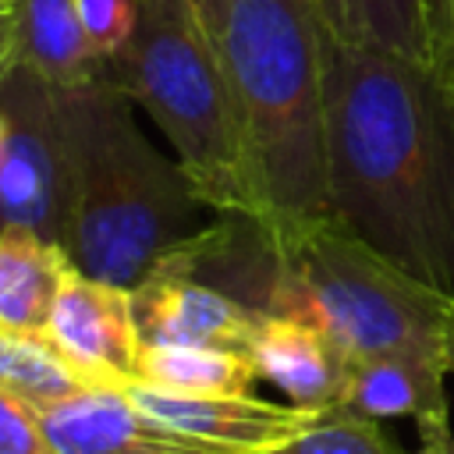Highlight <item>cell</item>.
<instances>
[{"label":"cell","instance_id":"1","mask_svg":"<svg viewBox=\"0 0 454 454\" xmlns=\"http://www.w3.org/2000/svg\"><path fill=\"white\" fill-rule=\"evenodd\" d=\"M330 216L454 294V89L436 64L326 39Z\"/></svg>","mask_w":454,"mask_h":454},{"label":"cell","instance_id":"2","mask_svg":"<svg viewBox=\"0 0 454 454\" xmlns=\"http://www.w3.org/2000/svg\"><path fill=\"white\" fill-rule=\"evenodd\" d=\"M53 92L71 192L64 248L82 273L131 291L213 209L181 163L142 135L131 99L106 74Z\"/></svg>","mask_w":454,"mask_h":454},{"label":"cell","instance_id":"3","mask_svg":"<svg viewBox=\"0 0 454 454\" xmlns=\"http://www.w3.org/2000/svg\"><path fill=\"white\" fill-rule=\"evenodd\" d=\"M220 57L259 216H330L326 32L312 0H231Z\"/></svg>","mask_w":454,"mask_h":454},{"label":"cell","instance_id":"4","mask_svg":"<svg viewBox=\"0 0 454 454\" xmlns=\"http://www.w3.org/2000/svg\"><path fill=\"white\" fill-rule=\"evenodd\" d=\"M106 78L153 117L213 213H259L223 57L188 0H135V32Z\"/></svg>","mask_w":454,"mask_h":454},{"label":"cell","instance_id":"5","mask_svg":"<svg viewBox=\"0 0 454 454\" xmlns=\"http://www.w3.org/2000/svg\"><path fill=\"white\" fill-rule=\"evenodd\" d=\"M277 227L284 273L270 316L316 323L351 362L411 355L447 365L454 294L411 277L333 216Z\"/></svg>","mask_w":454,"mask_h":454},{"label":"cell","instance_id":"6","mask_svg":"<svg viewBox=\"0 0 454 454\" xmlns=\"http://www.w3.org/2000/svg\"><path fill=\"white\" fill-rule=\"evenodd\" d=\"M67 153L57 92L25 64L0 82V231L67 241Z\"/></svg>","mask_w":454,"mask_h":454},{"label":"cell","instance_id":"7","mask_svg":"<svg viewBox=\"0 0 454 454\" xmlns=\"http://www.w3.org/2000/svg\"><path fill=\"white\" fill-rule=\"evenodd\" d=\"M46 337L96 387H124L138 376L142 337L131 291L89 277L78 266L53 301Z\"/></svg>","mask_w":454,"mask_h":454},{"label":"cell","instance_id":"8","mask_svg":"<svg viewBox=\"0 0 454 454\" xmlns=\"http://www.w3.org/2000/svg\"><path fill=\"white\" fill-rule=\"evenodd\" d=\"M124 394L138 411L156 419L160 426L216 450V454H266L294 440L316 411L298 404H277L252 394L231 397H184L170 390H156L149 383H124Z\"/></svg>","mask_w":454,"mask_h":454},{"label":"cell","instance_id":"9","mask_svg":"<svg viewBox=\"0 0 454 454\" xmlns=\"http://www.w3.org/2000/svg\"><path fill=\"white\" fill-rule=\"evenodd\" d=\"M131 301L142 344L234 348L248 355V340L262 319L223 291H213L170 270H149V277L131 287Z\"/></svg>","mask_w":454,"mask_h":454},{"label":"cell","instance_id":"10","mask_svg":"<svg viewBox=\"0 0 454 454\" xmlns=\"http://www.w3.org/2000/svg\"><path fill=\"white\" fill-rule=\"evenodd\" d=\"M53 454H216L131 404L124 387H92L39 411Z\"/></svg>","mask_w":454,"mask_h":454},{"label":"cell","instance_id":"11","mask_svg":"<svg viewBox=\"0 0 454 454\" xmlns=\"http://www.w3.org/2000/svg\"><path fill=\"white\" fill-rule=\"evenodd\" d=\"M248 358L259 380L273 383L298 408L326 411L344 401L351 358L316 323L262 316L248 340Z\"/></svg>","mask_w":454,"mask_h":454},{"label":"cell","instance_id":"12","mask_svg":"<svg viewBox=\"0 0 454 454\" xmlns=\"http://www.w3.org/2000/svg\"><path fill=\"white\" fill-rule=\"evenodd\" d=\"M312 11L330 43L436 67L443 60L447 32L429 0H312Z\"/></svg>","mask_w":454,"mask_h":454},{"label":"cell","instance_id":"13","mask_svg":"<svg viewBox=\"0 0 454 454\" xmlns=\"http://www.w3.org/2000/svg\"><path fill=\"white\" fill-rule=\"evenodd\" d=\"M447 365L411 355H376L351 362L340 408L365 419H411L419 433L447 429Z\"/></svg>","mask_w":454,"mask_h":454},{"label":"cell","instance_id":"14","mask_svg":"<svg viewBox=\"0 0 454 454\" xmlns=\"http://www.w3.org/2000/svg\"><path fill=\"white\" fill-rule=\"evenodd\" d=\"M14 25V57L50 89H78L106 74V60L92 50L78 0H7Z\"/></svg>","mask_w":454,"mask_h":454},{"label":"cell","instance_id":"15","mask_svg":"<svg viewBox=\"0 0 454 454\" xmlns=\"http://www.w3.org/2000/svg\"><path fill=\"white\" fill-rule=\"evenodd\" d=\"M74 262L64 245L28 231H0V326L46 333L53 301Z\"/></svg>","mask_w":454,"mask_h":454},{"label":"cell","instance_id":"16","mask_svg":"<svg viewBox=\"0 0 454 454\" xmlns=\"http://www.w3.org/2000/svg\"><path fill=\"white\" fill-rule=\"evenodd\" d=\"M135 380L184 397H231V394H248L259 372L252 358L234 348L142 344Z\"/></svg>","mask_w":454,"mask_h":454},{"label":"cell","instance_id":"17","mask_svg":"<svg viewBox=\"0 0 454 454\" xmlns=\"http://www.w3.org/2000/svg\"><path fill=\"white\" fill-rule=\"evenodd\" d=\"M96 383L74 369L46 333H25L0 326V390L28 404L32 411L53 408Z\"/></svg>","mask_w":454,"mask_h":454},{"label":"cell","instance_id":"18","mask_svg":"<svg viewBox=\"0 0 454 454\" xmlns=\"http://www.w3.org/2000/svg\"><path fill=\"white\" fill-rule=\"evenodd\" d=\"M266 454H401L376 419H365L351 408H326L284 447Z\"/></svg>","mask_w":454,"mask_h":454},{"label":"cell","instance_id":"19","mask_svg":"<svg viewBox=\"0 0 454 454\" xmlns=\"http://www.w3.org/2000/svg\"><path fill=\"white\" fill-rule=\"evenodd\" d=\"M78 14L103 60L117 57L135 32V0H78Z\"/></svg>","mask_w":454,"mask_h":454},{"label":"cell","instance_id":"20","mask_svg":"<svg viewBox=\"0 0 454 454\" xmlns=\"http://www.w3.org/2000/svg\"><path fill=\"white\" fill-rule=\"evenodd\" d=\"M0 454H53L39 411L0 390Z\"/></svg>","mask_w":454,"mask_h":454},{"label":"cell","instance_id":"21","mask_svg":"<svg viewBox=\"0 0 454 454\" xmlns=\"http://www.w3.org/2000/svg\"><path fill=\"white\" fill-rule=\"evenodd\" d=\"M188 7L195 11V18H199L202 28L209 32L213 46L220 50V35H223V21H227V7H231V0H188Z\"/></svg>","mask_w":454,"mask_h":454},{"label":"cell","instance_id":"22","mask_svg":"<svg viewBox=\"0 0 454 454\" xmlns=\"http://www.w3.org/2000/svg\"><path fill=\"white\" fill-rule=\"evenodd\" d=\"M18 64V57H14V25H11V18H7V11L0 14V82L7 78V71Z\"/></svg>","mask_w":454,"mask_h":454},{"label":"cell","instance_id":"23","mask_svg":"<svg viewBox=\"0 0 454 454\" xmlns=\"http://www.w3.org/2000/svg\"><path fill=\"white\" fill-rule=\"evenodd\" d=\"M422 436V447L415 454H454V433L450 426L447 429H433V433H419Z\"/></svg>","mask_w":454,"mask_h":454},{"label":"cell","instance_id":"24","mask_svg":"<svg viewBox=\"0 0 454 454\" xmlns=\"http://www.w3.org/2000/svg\"><path fill=\"white\" fill-rule=\"evenodd\" d=\"M440 71L447 74V82H450V89H454V25H450V39H447V50H443Z\"/></svg>","mask_w":454,"mask_h":454},{"label":"cell","instance_id":"25","mask_svg":"<svg viewBox=\"0 0 454 454\" xmlns=\"http://www.w3.org/2000/svg\"><path fill=\"white\" fill-rule=\"evenodd\" d=\"M429 4L436 7V18H440V25H443V32L450 39V11H447V0H429Z\"/></svg>","mask_w":454,"mask_h":454},{"label":"cell","instance_id":"26","mask_svg":"<svg viewBox=\"0 0 454 454\" xmlns=\"http://www.w3.org/2000/svg\"><path fill=\"white\" fill-rule=\"evenodd\" d=\"M447 369L454 372V309H450V323H447Z\"/></svg>","mask_w":454,"mask_h":454},{"label":"cell","instance_id":"27","mask_svg":"<svg viewBox=\"0 0 454 454\" xmlns=\"http://www.w3.org/2000/svg\"><path fill=\"white\" fill-rule=\"evenodd\" d=\"M447 11H450V25H454V0H447Z\"/></svg>","mask_w":454,"mask_h":454},{"label":"cell","instance_id":"28","mask_svg":"<svg viewBox=\"0 0 454 454\" xmlns=\"http://www.w3.org/2000/svg\"><path fill=\"white\" fill-rule=\"evenodd\" d=\"M4 11H7V0H0V14H4Z\"/></svg>","mask_w":454,"mask_h":454}]
</instances>
